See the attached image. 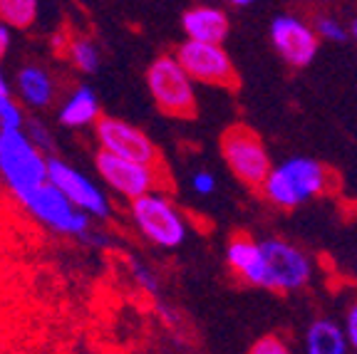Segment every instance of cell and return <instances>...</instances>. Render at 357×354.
Wrapping results in <instances>:
<instances>
[{
    "instance_id": "obj_1",
    "label": "cell",
    "mask_w": 357,
    "mask_h": 354,
    "mask_svg": "<svg viewBox=\"0 0 357 354\" xmlns=\"http://www.w3.org/2000/svg\"><path fill=\"white\" fill-rule=\"evenodd\" d=\"M333 174L315 159H288L271 169L263 181V194L280 208H298L305 201L325 194Z\"/></svg>"
},
{
    "instance_id": "obj_2",
    "label": "cell",
    "mask_w": 357,
    "mask_h": 354,
    "mask_svg": "<svg viewBox=\"0 0 357 354\" xmlns=\"http://www.w3.org/2000/svg\"><path fill=\"white\" fill-rule=\"evenodd\" d=\"M0 176L20 201L47 181V159L22 129L0 127Z\"/></svg>"
},
{
    "instance_id": "obj_3",
    "label": "cell",
    "mask_w": 357,
    "mask_h": 354,
    "mask_svg": "<svg viewBox=\"0 0 357 354\" xmlns=\"http://www.w3.org/2000/svg\"><path fill=\"white\" fill-rule=\"evenodd\" d=\"M146 87L162 114L176 119H194L199 111L194 82L172 55L156 57L146 70Z\"/></svg>"
},
{
    "instance_id": "obj_4",
    "label": "cell",
    "mask_w": 357,
    "mask_h": 354,
    "mask_svg": "<svg viewBox=\"0 0 357 354\" xmlns=\"http://www.w3.org/2000/svg\"><path fill=\"white\" fill-rule=\"evenodd\" d=\"M218 149L226 167L238 181L253 188L263 186L266 176L271 174V156L256 129L248 124H231L218 139Z\"/></svg>"
},
{
    "instance_id": "obj_5",
    "label": "cell",
    "mask_w": 357,
    "mask_h": 354,
    "mask_svg": "<svg viewBox=\"0 0 357 354\" xmlns=\"http://www.w3.org/2000/svg\"><path fill=\"white\" fill-rule=\"evenodd\" d=\"M134 226L146 240L162 248H178L186 240V221L164 194H146L129 201Z\"/></svg>"
},
{
    "instance_id": "obj_6",
    "label": "cell",
    "mask_w": 357,
    "mask_h": 354,
    "mask_svg": "<svg viewBox=\"0 0 357 354\" xmlns=\"http://www.w3.org/2000/svg\"><path fill=\"white\" fill-rule=\"evenodd\" d=\"M261 250V285L263 290H288L303 288L312 275V266L301 248L283 238H266L258 243Z\"/></svg>"
},
{
    "instance_id": "obj_7",
    "label": "cell",
    "mask_w": 357,
    "mask_h": 354,
    "mask_svg": "<svg viewBox=\"0 0 357 354\" xmlns=\"http://www.w3.org/2000/svg\"><path fill=\"white\" fill-rule=\"evenodd\" d=\"M95 137L100 141V151L117 156V159L144 164V167H162V151L134 124L102 114L95 122Z\"/></svg>"
},
{
    "instance_id": "obj_8",
    "label": "cell",
    "mask_w": 357,
    "mask_h": 354,
    "mask_svg": "<svg viewBox=\"0 0 357 354\" xmlns=\"http://www.w3.org/2000/svg\"><path fill=\"white\" fill-rule=\"evenodd\" d=\"M174 60L189 75L191 82L226 89H236L241 84L234 62H231L229 52L223 50V45H206L186 40V43L178 45Z\"/></svg>"
},
{
    "instance_id": "obj_9",
    "label": "cell",
    "mask_w": 357,
    "mask_h": 354,
    "mask_svg": "<svg viewBox=\"0 0 357 354\" xmlns=\"http://www.w3.org/2000/svg\"><path fill=\"white\" fill-rule=\"evenodd\" d=\"M97 174L102 181L117 191L119 196L134 201L146 194H162V188L169 183L167 174L162 167H144V164H132V161L117 159V156L107 154V151H97L95 156Z\"/></svg>"
},
{
    "instance_id": "obj_10",
    "label": "cell",
    "mask_w": 357,
    "mask_h": 354,
    "mask_svg": "<svg viewBox=\"0 0 357 354\" xmlns=\"http://www.w3.org/2000/svg\"><path fill=\"white\" fill-rule=\"evenodd\" d=\"M47 183H52L75 208L82 210L84 216L109 218L112 208L107 194H102V188L92 178L70 167L67 161L57 159V156L47 159Z\"/></svg>"
},
{
    "instance_id": "obj_11",
    "label": "cell",
    "mask_w": 357,
    "mask_h": 354,
    "mask_svg": "<svg viewBox=\"0 0 357 354\" xmlns=\"http://www.w3.org/2000/svg\"><path fill=\"white\" fill-rule=\"evenodd\" d=\"M22 206L52 231L65 233V236H79V238L89 236V216L75 208L52 183L45 181L43 186H38L33 194L22 199Z\"/></svg>"
},
{
    "instance_id": "obj_12",
    "label": "cell",
    "mask_w": 357,
    "mask_h": 354,
    "mask_svg": "<svg viewBox=\"0 0 357 354\" xmlns=\"http://www.w3.org/2000/svg\"><path fill=\"white\" fill-rule=\"evenodd\" d=\"M271 40H273L275 50L280 52L288 65L305 67L318 55V35L312 33L310 25L293 15H278L271 25Z\"/></svg>"
},
{
    "instance_id": "obj_13",
    "label": "cell",
    "mask_w": 357,
    "mask_h": 354,
    "mask_svg": "<svg viewBox=\"0 0 357 354\" xmlns=\"http://www.w3.org/2000/svg\"><path fill=\"white\" fill-rule=\"evenodd\" d=\"M181 28L191 43H206V45H221L229 38V15L221 8L213 6H196L189 8L181 17Z\"/></svg>"
},
{
    "instance_id": "obj_14",
    "label": "cell",
    "mask_w": 357,
    "mask_h": 354,
    "mask_svg": "<svg viewBox=\"0 0 357 354\" xmlns=\"http://www.w3.org/2000/svg\"><path fill=\"white\" fill-rule=\"evenodd\" d=\"M100 100L89 84H79L60 107V122L70 129H82L100 119Z\"/></svg>"
},
{
    "instance_id": "obj_15",
    "label": "cell",
    "mask_w": 357,
    "mask_h": 354,
    "mask_svg": "<svg viewBox=\"0 0 357 354\" xmlns=\"http://www.w3.org/2000/svg\"><path fill=\"white\" fill-rule=\"evenodd\" d=\"M226 261L245 282H251L256 288L261 285V250H258L256 240L248 238L245 233H238L231 238L229 248H226Z\"/></svg>"
},
{
    "instance_id": "obj_16",
    "label": "cell",
    "mask_w": 357,
    "mask_h": 354,
    "mask_svg": "<svg viewBox=\"0 0 357 354\" xmlns=\"http://www.w3.org/2000/svg\"><path fill=\"white\" fill-rule=\"evenodd\" d=\"M17 92L30 107H47L55 97V82L40 65H22L17 70Z\"/></svg>"
},
{
    "instance_id": "obj_17",
    "label": "cell",
    "mask_w": 357,
    "mask_h": 354,
    "mask_svg": "<svg viewBox=\"0 0 357 354\" xmlns=\"http://www.w3.org/2000/svg\"><path fill=\"white\" fill-rule=\"evenodd\" d=\"M305 352L307 354H347L345 332L333 320H315L307 327L305 334Z\"/></svg>"
},
{
    "instance_id": "obj_18",
    "label": "cell",
    "mask_w": 357,
    "mask_h": 354,
    "mask_svg": "<svg viewBox=\"0 0 357 354\" xmlns=\"http://www.w3.org/2000/svg\"><path fill=\"white\" fill-rule=\"evenodd\" d=\"M38 17L35 0H0V25L15 30L30 28Z\"/></svg>"
},
{
    "instance_id": "obj_19",
    "label": "cell",
    "mask_w": 357,
    "mask_h": 354,
    "mask_svg": "<svg viewBox=\"0 0 357 354\" xmlns=\"http://www.w3.org/2000/svg\"><path fill=\"white\" fill-rule=\"evenodd\" d=\"M67 55L73 60V65L77 67L79 72L95 75L100 70V50L97 45L87 38H75L67 43Z\"/></svg>"
},
{
    "instance_id": "obj_20",
    "label": "cell",
    "mask_w": 357,
    "mask_h": 354,
    "mask_svg": "<svg viewBox=\"0 0 357 354\" xmlns=\"http://www.w3.org/2000/svg\"><path fill=\"white\" fill-rule=\"evenodd\" d=\"M0 127L6 129H22V114L20 107L15 105L10 94V87L0 75Z\"/></svg>"
},
{
    "instance_id": "obj_21",
    "label": "cell",
    "mask_w": 357,
    "mask_h": 354,
    "mask_svg": "<svg viewBox=\"0 0 357 354\" xmlns=\"http://www.w3.org/2000/svg\"><path fill=\"white\" fill-rule=\"evenodd\" d=\"M129 272H132V277L137 280V285H139L144 293H149V295L159 293V280H156V275L151 272V268L146 266V263L137 261V258H129Z\"/></svg>"
},
{
    "instance_id": "obj_22",
    "label": "cell",
    "mask_w": 357,
    "mask_h": 354,
    "mask_svg": "<svg viewBox=\"0 0 357 354\" xmlns=\"http://www.w3.org/2000/svg\"><path fill=\"white\" fill-rule=\"evenodd\" d=\"M248 354H290V349L280 337L266 334V337H261L258 342H253V347L248 349Z\"/></svg>"
},
{
    "instance_id": "obj_23",
    "label": "cell",
    "mask_w": 357,
    "mask_h": 354,
    "mask_svg": "<svg viewBox=\"0 0 357 354\" xmlns=\"http://www.w3.org/2000/svg\"><path fill=\"white\" fill-rule=\"evenodd\" d=\"M312 33L320 35V38H325V40H335V43H340V40L347 38L345 28H342L337 20H333V17H318V22H315V30H312Z\"/></svg>"
},
{
    "instance_id": "obj_24",
    "label": "cell",
    "mask_w": 357,
    "mask_h": 354,
    "mask_svg": "<svg viewBox=\"0 0 357 354\" xmlns=\"http://www.w3.org/2000/svg\"><path fill=\"white\" fill-rule=\"evenodd\" d=\"M191 186H194V194L199 196H211L216 191V178L211 171H196L191 176Z\"/></svg>"
},
{
    "instance_id": "obj_25",
    "label": "cell",
    "mask_w": 357,
    "mask_h": 354,
    "mask_svg": "<svg viewBox=\"0 0 357 354\" xmlns=\"http://www.w3.org/2000/svg\"><path fill=\"white\" fill-rule=\"evenodd\" d=\"M345 339H347V347H352L357 352V300L352 302V307L347 310L345 317Z\"/></svg>"
},
{
    "instance_id": "obj_26",
    "label": "cell",
    "mask_w": 357,
    "mask_h": 354,
    "mask_svg": "<svg viewBox=\"0 0 357 354\" xmlns=\"http://www.w3.org/2000/svg\"><path fill=\"white\" fill-rule=\"evenodd\" d=\"M10 43H13L10 28H6V25H0V57H6V55H8V50H10Z\"/></svg>"
},
{
    "instance_id": "obj_27",
    "label": "cell",
    "mask_w": 357,
    "mask_h": 354,
    "mask_svg": "<svg viewBox=\"0 0 357 354\" xmlns=\"http://www.w3.org/2000/svg\"><path fill=\"white\" fill-rule=\"evenodd\" d=\"M234 6L236 8H248L251 6V0H234Z\"/></svg>"
},
{
    "instance_id": "obj_28",
    "label": "cell",
    "mask_w": 357,
    "mask_h": 354,
    "mask_svg": "<svg viewBox=\"0 0 357 354\" xmlns=\"http://www.w3.org/2000/svg\"><path fill=\"white\" fill-rule=\"evenodd\" d=\"M352 35H355V40H357V22H352Z\"/></svg>"
}]
</instances>
